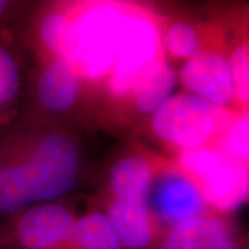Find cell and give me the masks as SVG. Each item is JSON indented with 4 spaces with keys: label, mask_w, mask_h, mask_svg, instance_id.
<instances>
[{
    "label": "cell",
    "mask_w": 249,
    "mask_h": 249,
    "mask_svg": "<svg viewBox=\"0 0 249 249\" xmlns=\"http://www.w3.org/2000/svg\"><path fill=\"white\" fill-rule=\"evenodd\" d=\"M19 89V72L13 54L0 46V109L9 106Z\"/></svg>",
    "instance_id": "cell-20"
},
{
    "label": "cell",
    "mask_w": 249,
    "mask_h": 249,
    "mask_svg": "<svg viewBox=\"0 0 249 249\" xmlns=\"http://www.w3.org/2000/svg\"><path fill=\"white\" fill-rule=\"evenodd\" d=\"M39 36L45 47L58 58L70 64L72 47V16L70 11H50L42 18Z\"/></svg>",
    "instance_id": "cell-16"
},
{
    "label": "cell",
    "mask_w": 249,
    "mask_h": 249,
    "mask_svg": "<svg viewBox=\"0 0 249 249\" xmlns=\"http://www.w3.org/2000/svg\"><path fill=\"white\" fill-rule=\"evenodd\" d=\"M75 220L71 211L62 205L31 206L19 213L14 240L24 249H70Z\"/></svg>",
    "instance_id": "cell-8"
},
{
    "label": "cell",
    "mask_w": 249,
    "mask_h": 249,
    "mask_svg": "<svg viewBox=\"0 0 249 249\" xmlns=\"http://www.w3.org/2000/svg\"><path fill=\"white\" fill-rule=\"evenodd\" d=\"M107 216L124 249H154L157 240L162 241L147 204L112 199L108 205Z\"/></svg>",
    "instance_id": "cell-10"
},
{
    "label": "cell",
    "mask_w": 249,
    "mask_h": 249,
    "mask_svg": "<svg viewBox=\"0 0 249 249\" xmlns=\"http://www.w3.org/2000/svg\"><path fill=\"white\" fill-rule=\"evenodd\" d=\"M234 85L235 109L249 111V34L244 36L229 54Z\"/></svg>",
    "instance_id": "cell-19"
},
{
    "label": "cell",
    "mask_w": 249,
    "mask_h": 249,
    "mask_svg": "<svg viewBox=\"0 0 249 249\" xmlns=\"http://www.w3.org/2000/svg\"><path fill=\"white\" fill-rule=\"evenodd\" d=\"M187 93L214 106L235 109V85L229 55L219 49L204 50L187 60L178 72Z\"/></svg>",
    "instance_id": "cell-7"
},
{
    "label": "cell",
    "mask_w": 249,
    "mask_h": 249,
    "mask_svg": "<svg viewBox=\"0 0 249 249\" xmlns=\"http://www.w3.org/2000/svg\"><path fill=\"white\" fill-rule=\"evenodd\" d=\"M163 43L154 18L142 11L127 10L107 78L109 93L115 98H130L142 76L163 60Z\"/></svg>",
    "instance_id": "cell-5"
},
{
    "label": "cell",
    "mask_w": 249,
    "mask_h": 249,
    "mask_svg": "<svg viewBox=\"0 0 249 249\" xmlns=\"http://www.w3.org/2000/svg\"><path fill=\"white\" fill-rule=\"evenodd\" d=\"M152 173L150 160L140 155H130L118 160L109 173V187L114 199L147 204Z\"/></svg>",
    "instance_id": "cell-12"
},
{
    "label": "cell",
    "mask_w": 249,
    "mask_h": 249,
    "mask_svg": "<svg viewBox=\"0 0 249 249\" xmlns=\"http://www.w3.org/2000/svg\"><path fill=\"white\" fill-rule=\"evenodd\" d=\"M32 204L17 163L0 160V213L19 214Z\"/></svg>",
    "instance_id": "cell-17"
},
{
    "label": "cell",
    "mask_w": 249,
    "mask_h": 249,
    "mask_svg": "<svg viewBox=\"0 0 249 249\" xmlns=\"http://www.w3.org/2000/svg\"><path fill=\"white\" fill-rule=\"evenodd\" d=\"M70 249H124L107 213L93 212L75 220Z\"/></svg>",
    "instance_id": "cell-14"
},
{
    "label": "cell",
    "mask_w": 249,
    "mask_h": 249,
    "mask_svg": "<svg viewBox=\"0 0 249 249\" xmlns=\"http://www.w3.org/2000/svg\"><path fill=\"white\" fill-rule=\"evenodd\" d=\"M237 109L223 108L191 93L172 94L151 118L152 132L178 152L212 144Z\"/></svg>",
    "instance_id": "cell-2"
},
{
    "label": "cell",
    "mask_w": 249,
    "mask_h": 249,
    "mask_svg": "<svg viewBox=\"0 0 249 249\" xmlns=\"http://www.w3.org/2000/svg\"><path fill=\"white\" fill-rule=\"evenodd\" d=\"M32 202L50 204L75 186L80 155L68 136L49 134L22 158H14Z\"/></svg>",
    "instance_id": "cell-3"
},
{
    "label": "cell",
    "mask_w": 249,
    "mask_h": 249,
    "mask_svg": "<svg viewBox=\"0 0 249 249\" xmlns=\"http://www.w3.org/2000/svg\"><path fill=\"white\" fill-rule=\"evenodd\" d=\"M160 249H249V245L242 244L226 219L205 214L165 232Z\"/></svg>",
    "instance_id": "cell-9"
},
{
    "label": "cell",
    "mask_w": 249,
    "mask_h": 249,
    "mask_svg": "<svg viewBox=\"0 0 249 249\" xmlns=\"http://www.w3.org/2000/svg\"><path fill=\"white\" fill-rule=\"evenodd\" d=\"M162 43L170 57L184 61L204 50H211L206 47L202 32L184 21L175 22L166 28L162 36Z\"/></svg>",
    "instance_id": "cell-18"
},
{
    "label": "cell",
    "mask_w": 249,
    "mask_h": 249,
    "mask_svg": "<svg viewBox=\"0 0 249 249\" xmlns=\"http://www.w3.org/2000/svg\"><path fill=\"white\" fill-rule=\"evenodd\" d=\"M178 168L191 178L214 214L249 202V169L206 145L178 152Z\"/></svg>",
    "instance_id": "cell-4"
},
{
    "label": "cell",
    "mask_w": 249,
    "mask_h": 249,
    "mask_svg": "<svg viewBox=\"0 0 249 249\" xmlns=\"http://www.w3.org/2000/svg\"><path fill=\"white\" fill-rule=\"evenodd\" d=\"M147 206L162 237L180 223L214 214L191 178L176 163L152 173Z\"/></svg>",
    "instance_id": "cell-6"
},
{
    "label": "cell",
    "mask_w": 249,
    "mask_h": 249,
    "mask_svg": "<svg viewBox=\"0 0 249 249\" xmlns=\"http://www.w3.org/2000/svg\"><path fill=\"white\" fill-rule=\"evenodd\" d=\"M209 147L249 169V111H238Z\"/></svg>",
    "instance_id": "cell-15"
},
{
    "label": "cell",
    "mask_w": 249,
    "mask_h": 249,
    "mask_svg": "<svg viewBox=\"0 0 249 249\" xmlns=\"http://www.w3.org/2000/svg\"><path fill=\"white\" fill-rule=\"evenodd\" d=\"M126 9L116 4H91L72 16V47L70 65L80 79L108 78Z\"/></svg>",
    "instance_id": "cell-1"
},
{
    "label": "cell",
    "mask_w": 249,
    "mask_h": 249,
    "mask_svg": "<svg viewBox=\"0 0 249 249\" xmlns=\"http://www.w3.org/2000/svg\"><path fill=\"white\" fill-rule=\"evenodd\" d=\"M176 86V72L166 58L160 60L137 83L130 100L142 114H154L172 96Z\"/></svg>",
    "instance_id": "cell-13"
},
{
    "label": "cell",
    "mask_w": 249,
    "mask_h": 249,
    "mask_svg": "<svg viewBox=\"0 0 249 249\" xmlns=\"http://www.w3.org/2000/svg\"><path fill=\"white\" fill-rule=\"evenodd\" d=\"M10 9L9 1H4V0H0V19L3 18V16L7 13V10Z\"/></svg>",
    "instance_id": "cell-21"
},
{
    "label": "cell",
    "mask_w": 249,
    "mask_h": 249,
    "mask_svg": "<svg viewBox=\"0 0 249 249\" xmlns=\"http://www.w3.org/2000/svg\"><path fill=\"white\" fill-rule=\"evenodd\" d=\"M80 82V76L68 62L54 58L37 78L36 96L47 111L64 112L79 97Z\"/></svg>",
    "instance_id": "cell-11"
}]
</instances>
